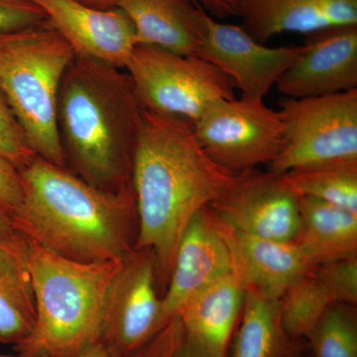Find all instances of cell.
I'll return each mask as SVG.
<instances>
[{"label":"cell","instance_id":"cell-18","mask_svg":"<svg viewBox=\"0 0 357 357\" xmlns=\"http://www.w3.org/2000/svg\"><path fill=\"white\" fill-rule=\"evenodd\" d=\"M135 28L136 45H149L180 55H197L208 13L192 0H117Z\"/></svg>","mask_w":357,"mask_h":357},{"label":"cell","instance_id":"cell-31","mask_svg":"<svg viewBox=\"0 0 357 357\" xmlns=\"http://www.w3.org/2000/svg\"><path fill=\"white\" fill-rule=\"evenodd\" d=\"M199 6L208 9L213 15L220 18L237 16L238 0H195Z\"/></svg>","mask_w":357,"mask_h":357},{"label":"cell","instance_id":"cell-21","mask_svg":"<svg viewBox=\"0 0 357 357\" xmlns=\"http://www.w3.org/2000/svg\"><path fill=\"white\" fill-rule=\"evenodd\" d=\"M36 300L24 258L0 248V342L18 344L36 323Z\"/></svg>","mask_w":357,"mask_h":357},{"label":"cell","instance_id":"cell-24","mask_svg":"<svg viewBox=\"0 0 357 357\" xmlns=\"http://www.w3.org/2000/svg\"><path fill=\"white\" fill-rule=\"evenodd\" d=\"M316 357H357V324L347 305L333 304L310 333Z\"/></svg>","mask_w":357,"mask_h":357},{"label":"cell","instance_id":"cell-20","mask_svg":"<svg viewBox=\"0 0 357 357\" xmlns=\"http://www.w3.org/2000/svg\"><path fill=\"white\" fill-rule=\"evenodd\" d=\"M232 357H291L294 340L281 324L279 300L246 288Z\"/></svg>","mask_w":357,"mask_h":357},{"label":"cell","instance_id":"cell-19","mask_svg":"<svg viewBox=\"0 0 357 357\" xmlns=\"http://www.w3.org/2000/svg\"><path fill=\"white\" fill-rule=\"evenodd\" d=\"M298 199L300 227L293 241L312 267L357 257V213L321 199Z\"/></svg>","mask_w":357,"mask_h":357},{"label":"cell","instance_id":"cell-9","mask_svg":"<svg viewBox=\"0 0 357 357\" xmlns=\"http://www.w3.org/2000/svg\"><path fill=\"white\" fill-rule=\"evenodd\" d=\"M208 206L218 222L249 236L287 243L299 231V199L283 176L270 171L237 174L231 187Z\"/></svg>","mask_w":357,"mask_h":357},{"label":"cell","instance_id":"cell-12","mask_svg":"<svg viewBox=\"0 0 357 357\" xmlns=\"http://www.w3.org/2000/svg\"><path fill=\"white\" fill-rule=\"evenodd\" d=\"M230 272L229 246L210 206H206L192 218L178 241L168 288L161 298L162 328L197 294Z\"/></svg>","mask_w":357,"mask_h":357},{"label":"cell","instance_id":"cell-27","mask_svg":"<svg viewBox=\"0 0 357 357\" xmlns=\"http://www.w3.org/2000/svg\"><path fill=\"white\" fill-rule=\"evenodd\" d=\"M132 357H202L185 337L180 319L175 317Z\"/></svg>","mask_w":357,"mask_h":357},{"label":"cell","instance_id":"cell-33","mask_svg":"<svg viewBox=\"0 0 357 357\" xmlns=\"http://www.w3.org/2000/svg\"><path fill=\"white\" fill-rule=\"evenodd\" d=\"M86 6L98 9H109L116 7L117 0H79Z\"/></svg>","mask_w":357,"mask_h":357},{"label":"cell","instance_id":"cell-15","mask_svg":"<svg viewBox=\"0 0 357 357\" xmlns=\"http://www.w3.org/2000/svg\"><path fill=\"white\" fill-rule=\"evenodd\" d=\"M215 222L229 246L232 271L246 288L279 300L289 286L314 268L294 241L259 238Z\"/></svg>","mask_w":357,"mask_h":357},{"label":"cell","instance_id":"cell-14","mask_svg":"<svg viewBox=\"0 0 357 357\" xmlns=\"http://www.w3.org/2000/svg\"><path fill=\"white\" fill-rule=\"evenodd\" d=\"M304 53L276 86L291 98H314L357 89V25L307 34Z\"/></svg>","mask_w":357,"mask_h":357},{"label":"cell","instance_id":"cell-34","mask_svg":"<svg viewBox=\"0 0 357 357\" xmlns=\"http://www.w3.org/2000/svg\"><path fill=\"white\" fill-rule=\"evenodd\" d=\"M0 357H14V356H0ZM18 357H20V356H18Z\"/></svg>","mask_w":357,"mask_h":357},{"label":"cell","instance_id":"cell-30","mask_svg":"<svg viewBox=\"0 0 357 357\" xmlns=\"http://www.w3.org/2000/svg\"><path fill=\"white\" fill-rule=\"evenodd\" d=\"M28 244L29 239L16 229L11 213L0 208V248L27 261Z\"/></svg>","mask_w":357,"mask_h":357},{"label":"cell","instance_id":"cell-8","mask_svg":"<svg viewBox=\"0 0 357 357\" xmlns=\"http://www.w3.org/2000/svg\"><path fill=\"white\" fill-rule=\"evenodd\" d=\"M204 153L234 174L257 169L278 157L284 146V126L279 112L264 100L243 96L211 103L192 123Z\"/></svg>","mask_w":357,"mask_h":357},{"label":"cell","instance_id":"cell-1","mask_svg":"<svg viewBox=\"0 0 357 357\" xmlns=\"http://www.w3.org/2000/svg\"><path fill=\"white\" fill-rule=\"evenodd\" d=\"M236 176L204 153L192 122L143 110L131 169L135 248L153 252L157 282L169 281L178 241L192 218L220 199Z\"/></svg>","mask_w":357,"mask_h":357},{"label":"cell","instance_id":"cell-6","mask_svg":"<svg viewBox=\"0 0 357 357\" xmlns=\"http://www.w3.org/2000/svg\"><path fill=\"white\" fill-rule=\"evenodd\" d=\"M124 70L141 109L192 123L211 103L236 98L234 81L197 55L136 45Z\"/></svg>","mask_w":357,"mask_h":357},{"label":"cell","instance_id":"cell-11","mask_svg":"<svg viewBox=\"0 0 357 357\" xmlns=\"http://www.w3.org/2000/svg\"><path fill=\"white\" fill-rule=\"evenodd\" d=\"M305 49V45L269 48L241 26L223 24L208 14L206 34L197 56L230 77L243 96L264 100Z\"/></svg>","mask_w":357,"mask_h":357},{"label":"cell","instance_id":"cell-4","mask_svg":"<svg viewBox=\"0 0 357 357\" xmlns=\"http://www.w3.org/2000/svg\"><path fill=\"white\" fill-rule=\"evenodd\" d=\"M124 260L75 261L29 239L37 317L31 333L13 345L18 356L76 357L102 340L110 292Z\"/></svg>","mask_w":357,"mask_h":357},{"label":"cell","instance_id":"cell-28","mask_svg":"<svg viewBox=\"0 0 357 357\" xmlns=\"http://www.w3.org/2000/svg\"><path fill=\"white\" fill-rule=\"evenodd\" d=\"M46 20L33 0H0V32L29 27Z\"/></svg>","mask_w":357,"mask_h":357},{"label":"cell","instance_id":"cell-7","mask_svg":"<svg viewBox=\"0 0 357 357\" xmlns=\"http://www.w3.org/2000/svg\"><path fill=\"white\" fill-rule=\"evenodd\" d=\"M285 146L270 172L357 161V89L280 102Z\"/></svg>","mask_w":357,"mask_h":357},{"label":"cell","instance_id":"cell-32","mask_svg":"<svg viewBox=\"0 0 357 357\" xmlns=\"http://www.w3.org/2000/svg\"><path fill=\"white\" fill-rule=\"evenodd\" d=\"M76 357H123L109 347L107 342L100 340L89 344Z\"/></svg>","mask_w":357,"mask_h":357},{"label":"cell","instance_id":"cell-17","mask_svg":"<svg viewBox=\"0 0 357 357\" xmlns=\"http://www.w3.org/2000/svg\"><path fill=\"white\" fill-rule=\"evenodd\" d=\"M245 293V285L232 271L197 294L178 312L185 337L199 356L229 357Z\"/></svg>","mask_w":357,"mask_h":357},{"label":"cell","instance_id":"cell-5","mask_svg":"<svg viewBox=\"0 0 357 357\" xmlns=\"http://www.w3.org/2000/svg\"><path fill=\"white\" fill-rule=\"evenodd\" d=\"M76 54L48 20L0 32V89L37 156L64 167L59 89Z\"/></svg>","mask_w":357,"mask_h":357},{"label":"cell","instance_id":"cell-16","mask_svg":"<svg viewBox=\"0 0 357 357\" xmlns=\"http://www.w3.org/2000/svg\"><path fill=\"white\" fill-rule=\"evenodd\" d=\"M241 27L265 44L285 32L357 25V0H238Z\"/></svg>","mask_w":357,"mask_h":357},{"label":"cell","instance_id":"cell-29","mask_svg":"<svg viewBox=\"0 0 357 357\" xmlns=\"http://www.w3.org/2000/svg\"><path fill=\"white\" fill-rule=\"evenodd\" d=\"M24 198L20 169L0 154V208L13 213Z\"/></svg>","mask_w":357,"mask_h":357},{"label":"cell","instance_id":"cell-26","mask_svg":"<svg viewBox=\"0 0 357 357\" xmlns=\"http://www.w3.org/2000/svg\"><path fill=\"white\" fill-rule=\"evenodd\" d=\"M0 154L8 159L16 168L27 166L35 157L34 150L20 122L0 89Z\"/></svg>","mask_w":357,"mask_h":357},{"label":"cell","instance_id":"cell-23","mask_svg":"<svg viewBox=\"0 0 357 357\" xmlns=\"http://www.w3.org/2000/svg\"><path fill=\"white\" fill-rule=\"evenodd\" d=\"M335 304L312 269L289 286L279 299L282 326L288 337H309L326 312Z\"/></svg>","mask_w":357,"mask_h":357},{"label":"cell","instance_id":"cell-22","mask_svg":"<svg viewBox=\"0 0 357 357\" xmlns=\"http://www.w3.org/2000/svg\"><path fill=\"white\" fill-rule=\"evenodd\" d=\"M282 176L298 197L321 199L357 213V161L296 169Z\"/></svg>","mask_w":357,"mask_h":357},{"label":"cell","instance_id":"cell-2","mask_svg":"<svg viewBox=\"0 0 357 357\" xmlns=\"http://www.w3.org/2000/svg\"><path fill=\"white\" fill-rule=\"evenodd\" d=\"M20 171L24 198L11 217L28 239L79 262L123 260L135 251L132 182L100 189L39 156Z\"/></svg>","mask_w":357,"mask_h":357},{"label":"cell","instance_id":"cell-13","mask_svg":"<svg viewBox=\"0 0 357 357\" xmlns=\"http://www.w3.org/2000/svg\"><path fill=\"white\" fill-rule=\"evenodd\" d=\"M77 57L126 69L136 46L135 28L119 7L98 9L79 0H33Z\"/></svg>","mask_w":357,"mask_h":357},{"label":"cell","instance_id":"cell-25","mask_svg":"<svg viewBox=\"0 0 357 357\" xmlns=\"http://www.w3.org/2000/svg\"><path fill=\"white\" fill-rule=\"evenodd\" d=\"M335 304L357 302V258L337 260L312 268Z\"/></svg>","mask_w":357,"mask_h":357},{"label":"cell","instance_id":"cell-3","mask_svg":"<svg viewBox=\"0 0 357 357\" xmlns=\"http://www.w3.org/2000/svg\"><path fill=\"white\" fill-rule=\"evenodd\" d=\"M142 112L126 70L76 56L56 112L66 168L100 189L128 184Z\"/></svg>","mask_w":357,"mask_h":357},{"label":"cell","instance_id":"cell-10","mask_svg":"<svg viewBox=\"0 0 357 357\" xmlns=\"http://www.w3.org/2000/svg\"><path fill=\"white\" fill-rule=\"evenodd\" d=\"M161 330L154 255L135 249L112 286L102 340L121 356L132 357Z\"/></svg>","mask_w":357,"mask_h":357}]
</instances>
